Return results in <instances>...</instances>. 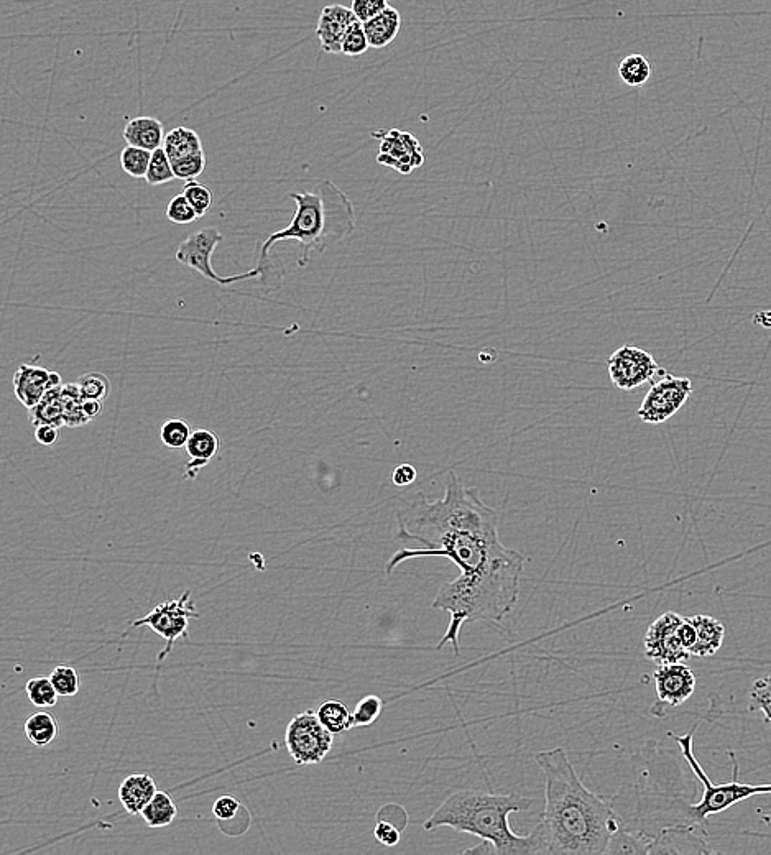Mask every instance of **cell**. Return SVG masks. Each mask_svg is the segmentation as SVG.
Returning <instances> with one entry per match:
<instances>
[{"mask_svg":"<svg viewBox=\"0 0 771 855\" xmlns=\"http://www.w3.org/2000/svg\"><path fill=\"white\" fill-rule=\"evenodd\" d=\"M397 522V540L416 541L423 548L397 551L388 563V574L403 561L425 556H444L461 571L441 586L431 606L449 614L438 650L451 645L459 655L462 625L477 620L500 625L512 614L528 558L504 545L499 513L485 504L479 490L464 486L456 472H448L441 499L431 502L418 492L397 513Z\"/></svg>","mask_w":771,"mask_h":855,"instance_id":"6da1fadb","label":"cell"},{"mask_svg":"<svg viewBox=\"0 0 771 855\" xmlns=\"http://www.w3.org/2000/svg\"><path fill=\"white\" fill-rule=\"evenodd\" d=\"M536 763L545 775V811L535 828L541 855L605 854L620 824L612 801L587 790L566 750H541Z\"/></svg>","mask_w":771,"mask_h":855,"instance_id":"7a4b0ae2","label":"cell"},{"mask_svg":"<svg viewBox=\"0 0 771 855\" xmlns=\"http://www.w3.org/2000/svg\"><path fill=\"white\" fill-rule=\"evenodd\" d=\"M632 790L620 791L619 800L630 801V816L622 819L628 831L640 832L651 841L661 832L679 826H701L693 818V801L683 768L670 749L648 740L633 757ZM707 828V826H704Z\"/></svg>","mask_w":771,"mask_h":855,"instance_id":"3957f363","label":"cell"},{"mask_svg":"<svg viewBox=\"0 0 771 855\" xmlns=\"http://www.w3.org/2000/svg\"><path fill=\"white\" fill-rule=\"evenodd\" d=\"M288 196L295 201L296 211L287 227L270 234L262 244L257 262V269L262 270L260 280H264L270 267V250L277 242L300 244L298 265L303 269L310 262L311 254H324L329 247L356 231V208L333 181L321 180L314 183L311 190Z\"/></svg>","mask_w":771,"mask_h":855,"instance_id":"277c9868","label":"cell"},{"mask_svg":"<svg viewBox=\"0 0 771 855\" xmlns=\"http://www.w3.org/2000/svg\"><path fill=\"white\" fill-rule=\"evenodd\" d=\"M533 801L517 793L495 795L481 790H459L443 801L430 818L425 831L451 828L492 841L499 855H541L535 829L528 836H517L508 824V816L531 808Z\"/></svg>","mask_w":771,"mask_h":855,"instance_id":"5b68a950","label":"cell"},{"mask_svg":"<svg viewBox=\"0 0 771 855\" xmlns=\"http://www.w3.org/2000/svg\"><path fill=\"white\" fill-rule=\"evenodd\" d=\"M696 729H698V724H694L693 729L688 734L678 735L675 732H668V737H671L679 745L684 760L688 762L689 768L693 770L696 778L702 783L701 800L693 805V818L696 823L701 824V826H707V819L714 816V814L724 813V811L737 805L740 801L750 800L753 796L770 795L771 783L750 785V783L739 782V763H737V757H735L732 750H729L727 755L734 762V780L732 782L721 783V785H714L711 782V778L707 777V773L704 772V768L701 767V763L698 762V758L694 755L693 744ZM762 819L765 823L770 824L771 813L763 814Z\"/></svg>","mask_w":771,"mask_h":855,"instance_id":"8992f818","label":"cell"},{"mask_svg":"<svg viewBox=\"0 0 771 855\" xmlns=\"http://www.w3.org/2000/svg\"><path fill=\"white\" fill-rule=\"evenodd\" d=\"M224 241L222 232L217 227H204L201 231L193 232L186 237L185 241L181 242L180 247L176 250V260L185 267H190L194 272H198L201 277L211 282L227 287L234 283L245 282V280H255L262 278V270L254 269L249 272L232 275V277H221L217 275L213 269V255L217 245Z\"/></svg>","mask_w":771,"mask_h":855,"instance_id":"52a82bcc","label":"cell"},{"mask_svg":"<svg viewBox=\"0 0 771 855\" xmlns=\"http://www.w3.org/2000/svg\"><path fill=\"white\" fill-rule=\"evenodd\" d=\"M285 744L298 765H318L333 749L334 734L321 724L316 711L306 709L288 722Z\"/></svg>","mask_w":771,"mask_h":855,"instance_id":"ba28073f","label":"cell"},{"mask_svg":"<svg viewBox=\"0 0 771 855\" xmlns=\"http://www.w3.org/2000/svg\"><path fill=\"white\" fill-rule=\"evenodd\" d=\"M198 617L199 612L196 611L194 602L191 601V592L185 591L180 599L158 604L152 612H148L144 617L132 622L130 629H137V627H144L145 625L167 642L163 652L158 655V661L162 663L167 658L168 653L171 652L176 640L188 637L190 619H198Z\"/></svg>","mask_w":771,"mask_h":855,"instance_id":"9c48e42d","label":"cell"},{"mask_svg":"<svg viewBox=\"0 0 771 855\" xmlns=\"http://www.w3.org/2000/svg\"><path fill=\"white\" fill-rule=\"evenodd\" d=\"M693 390V382L688 377H676L665 372L651 384L637 416L648 425H661L684 407Z\"/></svg>","mask_w":771,"mask_h":855,"instance_id":"30bf717a","label":"cell"},{"mask_svg":"<svg viewBox=\"0 0 771 855\" xmlns=\"http://www.w3.org/2000/svg\"><path fill=\"white\" fill-rule=\"evenodd\" d=\"M607 369L612 384L620 390L638 389L666 372L650 352L630 344L620 347L609 357Z\"/></svg>","mask_w":771,"mask_h":855,"instance_id":"8fae6325","label":"cell"},{"mask_svg":"<svg viewBox=\"0 0 771 855\" xmlns=\"http://www.w3.org/2000/svg\"><path fill=\"white\" fill-rule=\"evenodd\" d=\"M683 620L684 617L676 612H665L648 627L643 640L648 660L655 661L658 665H668V663H684L691 658L688 650L679 640L678 630Z\"/></svg>","mask_w":771,"mask_h":855,"instance_id":"7c38bea8","label":"cell"},{"mask_svg":"<svg viewBox=\"0 0 771 855\" xmlns=\"http://www.w3.org/2000/svg\"><path fill=\"white\" fill-rule=\"evenodd\" d=\"M656 703L651 706V714L663 717L666 708H678L686 703L696 691V675L684 663L658 665L655 670Z\"/></svg>","mask_w":771,"mask_h":855,"instance_id":"4fadbf2b","label":"cell"},{"mask_svg":"<svg viewBox=\"0 0 771 855\" xmlns=\"http://www.w3.org/2000/svg\"><path fill=\"white\" fill-rule=\"evenodd\" d=\"M375 139L380 140V152L377 162L385 167L410 175L416 168L425 163V150L415 135L403 130L392 129L382 134H374Z\"/></svg>","mask_w":771,"mask_h":855,"instance_id":"5bb4252c","label":"cell"},{"mask_svg":"<svg viewBox=\"0 0 771 855\" xmlns=\"http://www.w3.org/2000/svg\"><path fill=\"white\" fill-rule=\"evenodd\" d=\"M356 22L357 17L351 7H344L341 4L324 7L316 25V37L319 38L323 51L331 55L342 53V42L347 30Z\"/></svg>","mask_w":771,"mask_h":855,"instance_id":"9a60e30c","label":"cell"},{"mask_svg":"<svg viewBox=\"0 0 771 855\" xmlns=\"http://www.w3.org/2000/svg\"><path fill=\"white\" fill-rule=\"evenodd\" d=\"M51 370L45 367L20 366L14 375L15 397L25 408L37 407L47 395Z\"/></svg>","mask_w":771,"mask_h":855,"instance_id":"2e32d148","label":"cell"},{"mask_svg":"<svg viewBox=\"0 0 771 855\" xmlns=\"http://www.w3.org/2000/svg\"><path fill=\"white\" fill-rule=\"evenodd\" d=\"M219 448H221V440L213 430L199 428L193 431L185 448L191 458L190 463L185 467L186 479L193 481L194 477L198 476V472L216 458Z\"/></svg>","mask_w":771,"mask_h":855,"instance_id":"e0dca14e","label":"cell"},{"mask_svg":"<svg viewBox=\"0 0 771 855\" xmlns=\"http://www.w3.org/2000/svg\"><path fill=\"white\" fill-rule=\"evenodd\" d=\"M158 786L147 773H134L119 786V800L130 816H140L145 806L157 795Z\"/></svg>","mask_w":771,"mask_h":855,"instance_id":"ac0fdd59","label":"cell"},{"mask_svg":"<svg viewBox=\"0 0 771 855\" xmlns=\"http://www.w3.org/2000/svg\"><path fill=\"white\" fill-rule=\"evenodd\" d=\"M688 619L696 629V642L689 652L691 657H714L721 650L725 638V627L721 620L714 619L711 615H694Z\"/></svg>","mask_w":771,"mask_h":855,"instance_id":"d6986e66","label":"cell"},{"mask_svg":"<svg viewBox=\"0 0 771 855\" xmlns=\"http://www.w3.org/2000/svg\"><path fill=\"white\" fill-rule=\"evenodd\" d=\"M165 135L167 134L162 122L155 117H135L127 122L124 129L127 145L145 148L148 152H155L157 148L163 147Z\"/></svg>","mask_w":771,"mask_h":855,"instance_id":"ffe728a7","label":"cell"},{"mask_svg":"<svg viewBox=\"0 0 771 855\" xmlns=\"http://www.w3.org/2000/svg\"><path fill=\"white\" fill-rule=\"evenodd\" d=\"M400 27H402L400 12L388 5L382 14L364 24L370 48H385L390 45L398 37Z\"/></svg>","mask_w":771,"mask_h":855,"instance_id":"44dd1931","label":"cell"},{"mask_svg":"<svg viewBox=\"0 0 771 855\" xmlns=\"http://www.w3.org/2000/svg\"><path fill=\"white\" fill-rule=\"evenodd\" d=\"M63 385L58 389L48 390L47 395L37 407L30 408V420L33 426L38 425H65V400L61 393Z\"/></svg>","mask_w":771,"mask_h":855,"instance_id":"7402d4cb","label":"cell"},{"mask_svg":"<svg viewBox=\"0 0 771 855\" xmlns=\"http://www.w3.org/2000/svg\"><path fill=\"white\" fill-rule=\"evenodd\" d=\"M163 148L168 153L170 160H178L185 158L193 153H198L203 150V142L199 139L198 132L188 127H176L165 135L163 140Z\"/></svg>","mask_w":771,"mask_h":855,"instance_id":"603a6c76","label":"cell"},{"mask_svg":"<svg viewBox=\"0 0 771 855\" xmlns=\"http://www.w3.org/2000/svg\"><path fill=\"white\" fill-rule=\"evenodd\" d=\"M176 814L178 809L173 798L165 791L158 790L157 795L153 796L152 801L145 806L140 816L148 828L160 829L170 826L175 821Z\"/></svg>","mask_w":771,"mask_h":855,"instance_id":"cb8c5ba5","label":"cell"},{"mask_svg":"<svg viewBox=\"0 0 771 855\" xmlns=\"http://www.w3.org/2000/svg\"><path fill=\"white\" fill-rule=\"evenodd\" d=\"M25 735L37 747H47L58 737V721L48 711H38L25 721Z\"/></svg>","mask_w":771,"mask_h":855,"instance_id":"d4e9b609","label":"cell"},{"mask_svg":"<svg viewBox=\"0 0 771 855\" xmlns=\"http://www.w3.org/2000/svg\"><path fill=\"white\" fill-rule=\"evenodd\" d=\"M651 844L653 841L650 837L643 836L640 832L628 831L624 826H620L610 837L605 854H650Z\"/></svg>","mask_w":771,"mask_h":855,"instance_id":"484cf974","label":"cell"},{"mask_svg":"<svg viewBox=\"0 0 771 855\" xmlns=\"http://www.w3.org/2000/svg\"><path fill=\"white\" fill-rule=\"evenodd\" d=\"M319 721L334 735L342 734L352 729V712L341 701H326L316 709Z\"/></svg>","mask_w":771,"mask_h":855,"instance_id":"4316f807","label":"cell"},{"mask_svg":"<svg viewBox=\"0 0 771 855\" xmlns=\"http://www.w3.org/2000/svg\"><path fill=\"white\" fill-rule=\"evenodd\" d=\"M25 693H27L28 701L33 706H37L38 709L55 708L58 698H60V694L56 693L55 686L51 683L50 676L48 678L47 676H38V678L28 680L25 684Z\"/></svg>","mask_w":771,"mask_h":855,"instance_id":"83f0119b","label":"cell"},{"mask_svg":"<svg viewBox=\"0 0 771 855\" xmlns=\"http://www.w3.org/2000/svg\"><path fill=\"white\" fill-rule=\"evenodd\" d=\"M619 76L628 86H642L651 76V66L642 55H628L619 65Z\"/></svg>","mask_w":771,"mask_h":855,"instance_id":"f1b7e54d","label":"cell"},{"mask_svg":"<svg viewBox=\"0 0 771 855\" xmlns=\"http://www.w3.org/2000/svg\"><path fill=\"white\" fill-rule=\"evenodd\" d=\"M173 180H176V176L173 173V167H171L170 157L165 152V148H157L155 152H152V160H150V165H148L145 181L150 186H160L167 185V183Z\"/></svg>","mask_w":771,"mask_h":855,"instance_id":"f546056e","label":"cell"},{"mask_svg":"<svg viewBox=\"0 0 771 855\" xmlns=\"http://www.w3.org/2000/svg\"><path fill=\"white\" fill-rule=\"evenodd\" d=\"M152 160V152L145 148L127 145L121 152V167L132 178H145L148 165Z\"/></svg>","mask_w":771,"mask_h":855,"instance_id":"4dcf8cb0","label":"cell"},{"mask_svg":"<svg viewBox=\"0 0 771 855\" xmlns=\"http://www.w3.org/2000/svg\"><path fill=\"white\" fill-rule=\"evenodd\" d=\"M191 426L183 418H170L160 428V440L170 449H185L190 440Z\"/></svg>","mask_w":771,"mask_h":855,"instance_id":"1f68e13d","label":"cell"},{"mask_svg":"<svg viewBox=\"0 0 771 855\" xmlns=\"http://www.w3.org/2000/svg\"><path fill=\"white\" fill-rule=\"evenodd\" d=\"M206 165H208V158H206L204 150L185 158L171 160V167H173L176 180H198L199 176L203 175L204 170H206Z\"/></svg>","mask_w":771,"mask_h":855,"instance_id":"d6a6232c","label":"cell"},{"mask_svg":"<svg viewBox=\"0 0 771 855\" xmlns=\"http://www.w3.org/2000/svg\"><path fill=\"white\" fill-rule=\"evenodd\" d=\"M748 709L753 712H762L765 721L771 724V675L753 683L748 693Z\"/></svg>","mask_w":771,"mask_h":855,"instance_id":"836d02e7","label":"cell"},{"mask_svg":"<svg viewBox=\"0 0 771 855\" xmlns=\"http://www.w3.org/2000/svg\"><path fill=\"white\" fill-rule=\"evenodd\" d=\"M78 387L81 397L99 400V402L107 400L109 393H111V382L101 372H88V374L81 375L78 380Z\"/></svg>","mask_w":771,"mask_h":855,"instance_id":"e575fe53","label":"cell"},{"mask_svg":"<svg viewBox=\"0 0 771 855\" xmlns=\"http://www.w3.org/2000/svg\"><path fill=\"white\" fill-rule=\"evenodd\" d=\"M50 680L60 698H73L81 689V678L73 666H56L55 670L51 671Z\"/></svg>","mask_w":771,"mask_h":855,"instance_id":"d590c367","label":"cell"},{"mask_svg":"<svg viewBox=\"0 0 771 855\" xmlns=\"http://www.w3.org/2000/svg\"><path fill=\"white\" fill-rule=\"evenodd\" d=\"M181 193L190 201L194 211L198 214V218L206 216L211 206H213V191L209 190L208 186L203 185V183H199L198 180L185 181V186H183Z\"/></svg>","mask_w":771,"mask_h":855,"instance_id":"8d00e7d4","label":"cell"},{"mask_svg":"<svg viewBox=\"0 0 771 855\" xmlns=\"http://www.w3.org/2000/svg\"><path fill=\"white\" fill-rule=\"evenodd\" d=\"M382 711H384V701L379 696L375 694L365 696L352 712V727L372 726L379 719Z\"/></svg>","mask_w":771,"mask_h":855,"instance_id":"74e56055","label":"cell"},{"mask_svg":"<svg viewBox=\"0 0 771 855\" xmlns=\"http://www.w3.org/2000/svg\"><path fill=\"white\" fill-rule=\"evenodd\" d=\"M369 48V40H367V35H365L364 24L357 20L356 24H352L351 28L347 30L344 42H342V55L361 56Z\"/></svg>","mask_w":771,"mask_h":855,"instance_id":"f35d334b","label":"cell"},{"mask_svg":"<svg viewBox=\"0 0 771 855\" xmlns=\"http://www.w3.org/2000/svg\"><path fill=\"white\" fill-rule=\"evenodd\" d=\"M167 218L173 224L183 226V224H191V222L196 221L198 214L194 211L190 201L185 198V195L180 193V195H176L175 198L170 199V203L167 206Z\"/></svg>","mask_w":771,"mask_h":855,"instance_id":"ab89813d","label":"cell"},{"mask_svg":"<svg viewBox=\"0 0 771 855\" xmlns=\"http://www.w3.org/2000/svg\"><path fill=\"white\" fill-rule=\"evenodd\" d=\"M388 7L387 0H352L351 9L356 14L357 20L365 24L375 19Z\"/></svg>","mask_w":771,"mask_h":855,"instance_id":"60d3db41","label":"cell"},{"mask_svg":"<svg viewBox=\"0 0 771 855\" xmlns=\"http://www.w3.org/2000/svg\"><path fill=\"white\" fill-rule=\"evenodd\" d=\"M242 806L236 798H232V796H221V798H217L216 803H214L213 813L216 816L217 821H232V819L236 818L237 813L241 811Z\"/></svg>","mask_w":771,"mask_h":855,"instance_id":"b9f144b4","label":"cell"},{"mask_svg":"<svg viewBox=\"0 0 771 855\" xmlns=\"http://www.w3.org/2000/svg\"><path fill=\"white\" fill-rule=\"evenodd\" d=\"M374 836L380 844H384V846L387 847H395L398 842H400L402 831H400L397 826L387 823V821H377V826H375L374 829Z\"/></svg>","mask_w":771,"mask_h":855,"instance_id":"7bdbcfd3","label":"cell"},{"mask_svg":"<svg viewBox=\"0 0 771 855\" xmlns=\"http://www.w3.org/2000/svg\"><path fill=\"white\" fill-rule=\"evenodd\" d=\"M379 821H387V823L397 826L400 831L407 828L408 816L405 809L398 805H388L380 809Z\"/></svg>","mask_w":771,"mask_h":855,"instance_id":"ee69618b","label":"cell"},{"mask_svg":"<svg viewBox=\"0 0 771 855\" xmlns=\"http://www.w3.org/2000/svg\"><path fill=\"white\" fill-rule=\"evenodd\" d=\"M393 484L398 487L411 486L416 479V469L411 464H400L393 471Z\"/></svg>","mask_w":771,"mask_h":855,"instance_id":"f6af8a7d","label":"cell"},{"mask_svg":"<svg viewBox=\"0 0 771 855\" xmlns=\"http://www.w3.org/2000/svg\"><path fill=\"white\" fill-rule=\"evenodd\" d=\"M60 431L55 425H38L35 426V440L42 446H53L58 441Z\"/></svg>","mask_w":771,"mask_h":855,"instance_id":"bcb514c9","label":"cell"},{"mask_svg":"<svg viewBox=\"0 0 771 855\" xmlns=\"http://www.w3.org/2000/svg\"><path fill=\"white\" fill-rule=\"evenodd\" d=\"M679 640L683 643L684 648L691 652V648H693L694 642H696V629H694V625L691 624V620L684 619L683 624L679 625ZM691 655V653H689Z\"/></svg>","mask_w":771,"mask_h":855,"instance_id":"7dc6e473","label":"cell"},{"mask_svg":"<svg viewBox=\"0 0 771 855\" xmlns=\"http://www.w3.org/2000/svg\"><path fill=\"white\" fill-rule=\"evenodd\" d=\"M462 854H464V855H469V854H477V855L497 854V855H499V852H497V847H495L494 842L487 841V839H482V842H481V844H479V846L472 847V849H467V851L462 852Z\"/></svg>","mask_w":771,"mask_h":855,"instance_id":"c3c4849f","label":"cell"},{"mask_svg":"<svg viewBox=\"0 0 771 855\" xmlns=\"http://www.w3.org/2000/svg\"><path fill=\"white\" fill-rule=\"evenodd\" d=\"M83 408L84 413L94 420L96 416L101 415L102 412V402L99 400H89V398H83Z\"/></svg>","mask_w":771,"mask_h":855,"instance_id":"681fc988","label":"cell"}]
</instances>
